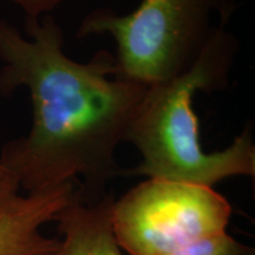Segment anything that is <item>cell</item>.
<instances>
[{"label":"cell","instance_id":"6da1fadb","mask_svg":"<svg viewBox=\"0 0 255 255\" xmlns=\"http://www.w3.org/2000/svg\"><path fill=\"white\" fill-rule=\"evenodd\" d=\"M26 33L0 19V92L24 87L32 102L30 131L2 148L0 162L26 193L77 182L79 200L100 201L120 175L115 151L148 85L116 77L105 51L88 63L69 58L52 15L26 17Z\"/></svg>","mask_w":255,"mask_h":255},{"label":"cell","instance_id":"277c9868","mask_svg":"<svg viewBox=\"0 0 255 255\" xmlns=\"http://www.w3.org/2000/svg\"><path fill=\"white\" fill-rule=\"evenodd\" d=\"M232 206L212 187L148 178L115 199L111 226L129 255H170L227 231Z\"/></svg>","mask_w":255,"mask_h":255},{"label":"cell","instance_id":"ba28073f","mask_svg":"<svg viewBox=\"0 0 255 255\" xmlns=\"http://www.w3.org/2000/svg\"><path fill=\"white\" fill-rule=\"evenodd\" d=\"M24 11L25 17L39 18L41 15L50 14L63 0H9Z\"/></svg>","mask_w":255,"mask_h":255},{"label":"cell","instance_id":"9c48e42d","mask_svg":"<svg viewBox=\"0 0 255 255\" xmlns=\"http://www.w3.org/2000/svg\"><path fill=\"white\" fill-rule=\"evenodd\" d=\"M20 187L13 174L0 162V207L18 195Z\"/></svg>","mask_w":255,"mask_h":255},{"label":"cell","instance_id":"7a4b0ae2","mask_svg":"<svg viewBox=\"0 0 255 255\" xmlns=\"http://www.w3.org/2000/svg\"><path fill=\"white\" fill-rule=\"evenodd\" d=\"M222 21L189 70L168 81L149 85L128 130L126 142L142 156L137 167L120 175L178 181L214 187L226 178L255 175V145L247 127L228 148L206 152L200 143L194 96L226 88L238 40Z\"/></svg>","mask_w":255,"mask_h":255},{"label":"cell","instance_id":"5b68a950","mask_svg":"<svg viewBox=\"0 0 255 255\" xmlns=\"http://www.w3.org/2000/svg\"><path fill=\"white\" fill-rule=\"evenodd\" d=\"M77 182L15 195L0 207V255H53L59 239L49 238L41 227L55 221L77 190Z\"/></svg>","mask_w":255,"mask_h":255},{"label":"cell","instance_id":"3957f363","mask_svg":"<svg viewBox=\"0 0 255 255\" xmlns=\"http://www.w3.org/2000/svg\"><path fill=\"white\" fill-rule=\"evenodd\" d=\"M233 9L228 0H142L126 15L98 7L83 19L77 37L110 34L115 76L149 87L189 70Z\"/></svg>","mask_w":255,"mask_h":255},{"label":"cell","instance_id":"52a82bcc","mask_svg":"<svg viewBox=\"0 0 255 255\" xmlns=\"http://www.w3.org/2000/svg\"><path fill=\"white\" fill-rule=\"evenodd\" d=\"M253 251L229 235L227 231L208 235L170 255H251Z\"/></svg>","mask_w":255,"mask_h":255},{"label":"cell","instance_id":"8992f818","mask_svg":"<svg viewBox=\"0 0 255 255\" xmlns=\"http://www.w3.org/2000/svg\"><path fill=\"white\" fill-rule=\"evenodd\" d=\"M111 194L88 203L77 194L56 215L59 247L53 255H123L111 226Z\"/></svg>","mask_w":255,"mask_h":255}]
</instances>
